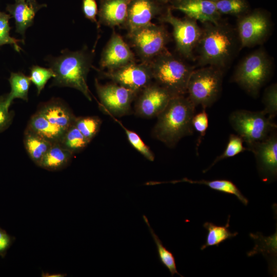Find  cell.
<instances>
[{
    "label": "cell",
    "mask_w": 277,
    "mask_h": 277,
    "mask_svg": "<svg viewBox=\"0 0 277 277\" xmlns=\"http://www.w3.org/2000/svg\"><path fill=\"white\" fill-rule=\"evenodd\" d=\"M11 18L9 13L0 11V47L5 45H10L16 51L19 52L22 49L19 44L25 42L23 39H18L10 35L11 27L9 25V20Z\"/></svg>",
    "instance_id": "cell-33"
},
{
    "label": "cell",
    "mask_w": 277,
    "mask_h": 277,
    "mask_svg": "<svg viewBox=\"0 0 277 277\" xmlns=\"http://www.w3.org/2000/svg\"><path fill=\"white\" fill-rule=\"evenodd\" d=\"M192 125L193 130L196 131L199 134L196 146L197 150L208 127V117L206 109H203L202 111L194 115Z\"/></svg>",
    "instance_id": "cell-38"
},
{
    "label": "cell",
    "mask_w": 277,
    "mask_h": 277,
    "mask_svg": "<svg viewBox=\"0 0 277 277\" xmlns=\"http://www.w3.org/2000/svg\"><path fill=\"white\" fill-rule=\"evenodd\" d=\"M157 1H159L160 3L164 5L169 3H172V2L177 1V0H157Z\"/></svg>",
    "instance_id": "cell-42"
},
{
    "label": "cell",
    "mask_w": 277,
    "mask_h": 277,
    "mask_svg": "<svg viewBox=\"0 0 277 277\" xmlns=\"http://www.w3.org/2000/svg\"><path fill=\"white\" fill-rule=\"evenodd\" d=\"M73 154L60 143H53L38 166L49 171L61 170L69 164Z\"/></svg>",
    "instance_id": "cell-23"
},
{
    "label": "cell",
    "mask_w": 277,
    "mask_h": 277,
    "mask_svg": "<svg viewBox=\"0 0 277 277\" xmlns=\"http://www.w3.org/2000/svg\"><path fill=\"white\" fill-rule=\"evenodd\" d=\"M90 142L73 125L65 131L60 143L74 154L83 150Z\"/></svg>",
    "instance_id": "cell-29"
},
{
    "label": "cell",
    "mask_w": 277,
    "mask_h": 277,
    "mask_svg": "<svg viewBox=\"0 0 277 277\" xmlns=\"http://www.w3.org/2000/svg\"><path fill=\"white\" fill-rule=\"evenodd\" d=\"M195 60L201 67L211 66L226 70L242 49L236 29L222 19L202 23Z\"/></svg>",
    "instance_id": "cell-1"
},
{
    "label": "cell",
    "mask_w": 277,
    "mask_h": 277,
    "mask_svg": "<svg viewBox=\"0 0 277 277\" xmlns=\"http://www.w3.org/2000/svg\"><path fill=\"white\" fill-rule=\"evenodd\" d=\"M82 8L85 17L95 23L98 29L100 25L96 18L98 10L95 0H82Z\"/></svg>",
    "instance_id": "cell-39"
},
{
    "label": "cell",
    "mask_w": 277,
    "mask_h": 277,
    "mask_svg": "<svg viewBox=\"0 0 277 277\" xmlns=\"http://www.w3.org/2000/svg\"><path fill=\"white\" fill-rule=\"evenodd\" d=\"M8 81L11 90L8 93V102L11 105L15 98L28 101V92L31 81L29 76L21 72L10 73Z\"/></svg>",
    "instance_id": "cell-27"
},
{
    "label": "cell",
    "mask_w": 277,
    "mask_h": 277,
    "mask_svg": "<svg viewBox=\"0 0 277 277\" xmlns=\"http://www.w3.org/2000/svg\"><path fill=\"white\" fill-rule=\"evenodd\" d=\"M130 0H100L98 24L110 27H124L127 21Z\"/></svg>",
    "instance_id": "cell-19"
},
{
    "label": "cell",
    "mask_w": 277,
    "mask_h": 277,
    "mask_svg": "<svg viewBox=\"0 0 277 277\" xmlns=\"http://www.w3.org/2000/svg\"><path fill=\"white\" fill-rule=\"evenodd\" d=\"M127 38L142 62L146 63L166 49L170 39L163 26L152 23L128 32Z\"/></svg>",
    "instance_id": "cell-8"
},
{
    "label": "cell",
    "mask_w": 277,
    "mask_h": 277,
    "mask_svg": "<svg viewBox=\"0 0 277 277\" xmlns=\"http://www.w3.org/2000/svg\"><path fill=\"white\" fill-rule=\"evenodd\" d=\"M124 129L130 144L143 155L147 160L152 162L154 160V155L149 147L144 142L136 132L125 127L120 121L115 117L111 116Z\"/></svg>",
    "instance_id": "cell-35"
},
{
    "label": "cell",
    "mask_w": 277,
    "mask_h": 277,
    "mask_svg": "<svg viewBox=\"0 0 277 277\" xmlns=\"http://www.w3.org/2000/svg\"><path fill=\"white\" fill-rule=\"evenodd\" d=\"M243 143L244 141L240 136L231 134L229 135L227 144L223 152L217 156L207 168L203 170V173L207 172L219 161L233 157L247 150L246 148L243 146Z\"/></svg>",
    "instance_id": "cell-32"
},
{
    "label": "cell",
    "mask_w": 277,
    "mask_h": 277,
    "mask_svg": "<svg viewBox=\"0 0 277 277\" xmlns=\"http://www.w3.org/2000/svg\"><path fill=\"white\" fill-rule=\"evenodd\" d=\"M8 93L0 95V133L7 130L12 123L14 113L9 110Z\"/></svg>",
    "instance_id": "cell-37"
},
{
    "label": "cell",
    "mask_w": 277,
    "mask_h": 277,
    "mask_svg": "<svg viewBox=\"0 0 277 277\" xmlns=\"http://www.w3.org/2000/svg\"><path fill=\"white\" fill-rule=\"evenodd\" d=\"M219 13L240 17L249 12L246 0H219L215 3Z\"/></svg>",
    "instance_id": "cell-30"
},
{
    "label": "cell",
    "mask_w": 277,
    "mask_h": 277,
    "mask_svg": "<svg viewBox=\"0 0 277 277\" xmlns=\"http://www.w3.org/2000/svg\"><path fill=\"white\" fill-rule=\"evenodd\" d=\"M271 22L266 12L255 9L238 17L236 29L242 49L263 43L271 30Z\"/></svg>",
    "instance_id": "cell-11"
},
{
    "label": "cell",
    "mask_w": 277,
    "mask_h": 277,
    "mask_svg": "<svg viewBox=\"0 0 277 277\" xmlns=\"http://www.w3.org/2000/svg\"><path fill=\"white\" fill-rule=\"evenodd\" d=\"M163 13V5L157 0H130L124 27L131 31L151 23L152 19Z\"/></svg>",
    "instance_id": "cell-16"
},
{
    "label": "cell",
    "mask_w": 277,
    "mask_h": 277,
    "mask_svg": "<svg viewBox=\"0 0 277 277\" xmlns=\"http://www.w3.org/2000/svg\"><path fill=\"white\" fill-rule=\"evenodd\" d=\"M95 87L99 106L106 114L121 117L130 113L138 93L113 82L102 84L96 79Z\"/></svg>",
    "instance_id": "cell-10"
},
{
    "label": "cell",
    "mask_w": 277,
    "mask_h": 277,
    "mask_svg": "<svg viewBox=\"0 0 277 277\" xmlns=\"http://www.w3.org/2000/svg\"><path fill=\"white\" fill-rule=\"evenodd\" d=\"M229 123L247 147L264 140L276 129V125L262 110H238L229 115Z\"/></svg>",
    "instance_id": "cell-7"
},
{
    "label": "cell",
    "mask_w": 277,
    "mask_h": 277,
    "mask_svg": "<svg viewBox=\"0 0 277 277\" xmlns=\"http://www.w3.org/2000/svg\"><path fill=\"white\" fill-rule=\"evenodd\" d=\"M168 7L159 17L163 23L170 24L173 29V36L176 48L184 58L194 61L195 51L202 34V28L197 21L187 16L181 18L174 16Z\"/></svg>",
    "instance_id": "cell-9"
},
{
    "label": "cell",
    "mask_w": 277,
    "mask_h": 277,
    "mask_svg": "<svg viewBox=\"0 0 277 277\" xmlns=\"http://www.w3.org/2000/svg\"><path fill=\"white\" fill-rule=\"evenodd\" d=\"M195 107L188 97H172L157 116L152 136L168 147L173 148L184 137L193 133L192 118Z\"/></svg>",
    "instance_id": "cell-3"
},
{
    "label": "cell",
    "mask_w": 277,
    "mask_h": 277,
    "mask_svg": "<svg viewBox=\"0 0 277 277\" xmlns=\"http://www.w3.org/2000/svg\"><path fill=\"white\" fill-rule=\"evenodd\" d=\"M23 143L29 156L38 166L52 144L27 127Z\"/></svg>",
    "instance_id": "cell-24"
},
{
    "label": "cell",
    "mask_w": 277,
    "mask_h": 277,
    "mask_svg": "<svg viewBox=\"0 0 277 277\" xmlns=\"http://www.w3.org/2000/svg\"><path fill=\"white\" fill-rule=\"evenodd\" d=\"M209 1H210L211 2L215 3L216 2L218 1L219 0H209Z\"/></svg>",
    "instance_id": "cell-43"
},
{
    "label": "cell",
    "mask_w": 277,
    "mask_h": 277,
    "mask_svg": "<svg viewBox=\"0 0 277 277\" xmlns=\"http://www.w3.org/2000/svg\"><path fill=\"white\" fill-rule=\"evenodd\" d=\"M55 74L50 68H45L37 65H33L30 68L29 78L36 87L37 95L45 88L47 82L53 78Z\"/></svg>",
    "instance_id": "cell-34"
},
{
    "label": "cell",
    "mask_w": 277,
    "mask_h": 277,
    "mask_svg": "<svg viewBox=\"0 0 277 277\" xmlns=\"http://www.w3.org/2000/svg\"><path fill=\"white\" fill-rule=\"evenodd\" d=\"M42 276H48V277H63L65 275L63 274H49L48 273H44L43 272L42 274Z\"/></svg>",
    "instance_id": "cell-41"
},
{
    "label": "cell",
    "mask_w": 277,
    "mask_h": 277,
    "mask_svg": "<svg viewBox=\"0 0 277 277\" xmlns=\"http://www.w3.org/2000/svg\"><path fill=\"white\" fill-rule=\"evenodd\" d=\"M246 149L254 154L258 173L261 180L267 183L275 181L277 176L276 130L264 140L257 142Z\"/></svg>",
    "instance_id": "cell-13"
},
{
    "label": "cell",
    "mask_w": 277,
    "mask_h": 277,
    "mask_svg": "<svg viewBox=\"0 0 277 277\" xmlns=\"http://www.w3.org/2000/svg\"><path fill=\"white\" fill-rule=\"evenodd\" d=\"M143 217L145 222L148 226L150 234L155 244L161 263L169 271L172 276L175 274L182 277L183 276L177 270L175 258L172 253L163 245L159 236L150 226L147 217L144 215Z\"/></svg>",
    "instance_id": "cell-28"
},
{
    "label": "cell",
    "mask_w": 277,
    "mask_h": 277,
    "mask_svg": "<svg viewBox=\"0 0 277 277\" xmlns=\"http://www.w3.org/2000/svg\"><path fill=\"white\" fill-rule=\"evenodd\" d=\"M153 80L172 96L185 95L194 68L171 53L167 49L148 63Z\"/></svg>",
    "instance_id": "cell-4"
},
{
    "label": "cell",
    "mask_w": 277,
    "mask_h": 277,
    "mask_svg": "<svg viewBox=\"0 0 277 277\" xmlns=\"http://www.w3.org/2000/svg\"><path fill=\"white\" fill-rule=\"evenodd\" d=\"M272 64L267 52L262 48L258 49L241 61L232 81L250 95L256 97L270 76Z\"/></svg>",
    "instance_id": "cell-5"
},
{
    "label": "cell",
    "mask_w": 277,
    "mask_h": 277,
    "mask_svg": "<svg viewBox=\"0 0 277 277\" xmlns=\"http://www.w3.org/2000/svg\"><path fill=\"white\" fill-rule=\"evenodd\" d=\"M172 97L166 89L152 82L138 93L135 100L134 113L143 118L156 117Z\"/></svg>",
    "instance_id": "cell-14"
},
{
    "label": "cell",
    "mask_w": 277,
    "mask_h": 277,
    "mask_svg": "<svg viewBox=\"0 0 277 277\" xmlns=\"http://www.w3.org/2000/svg\"><path fill=\"white\" fill-rule=\"evenodd\" d=\"M263 103L264 109L263 110L268 117L272 120L277 114V87L276 84L268 86L263 94Z\"/></svg>",
    "instance_id": "cell-36"
},
{
    "label": "cell",
    "mask_w": 277,
    "mask_h": 277,
    "mask_svg": "<svg viewBox=\"0 0 277 277\" xmlns=\"http://www.w3.org/2000/svg\"><path fill=\"white\" fill-rule=\"evenodd\" d=\"M224 72L211 66L193 70L188 81L187 93L195 107L201 106L206 109L217 100L222 91Z\"/></svg>",
    "instance_id": "cell-6"
},
{
    "label": "cell",
    "mask_w": 277,
    "mask_h": 277,
    "mask_svg": "<svg viewBox=\"0 0 277 277\" xmlns=\"http://www.w3.org/2000/svg\"><path fill=\"white\" fill-rule=\"evenodd\" d=\"M20 1V0H15V1Z\"/></svg>",
    "instance_id": "cell-44"
},
{
    "label": "cell",
    "mask_w": 277,
    "mask_h": 277,
    "mask_svg": "<svg viewBox=\"0 0 277 277\" xmlns=\"http://www.w3.org/2000/svg\"><path fill=\"white\" fill-rule=\"evenodd\" d=\"M249 236L254 240L253 248L247 253L248 256H251L262 253L268 263V270L270 273L276 275L277 255V230L272 235L265 236L260 232L250 233Z\"/></svg>",
    "instance_id": "cell-21"
},
{
    "label": "cell",
    "mask_w": 277,
    "mask_h": 277,
    "mask_svg": "<svg viewBox=\"0 0 277 277\" xmlns=\"http://www.w3.org/2000/svg\"><path fill=\"white\" fill-rule=\"evenodd\" d=\"M179 182H187L190 184H197L204 185L209 187L211 189L221 192L224 193L235 195L237 199L244 205H247L248 199L244 196L236 186L231 181L227 180H214L194 181L187 178H184L181 180L173 181L166 183L175 184Z\"/></svg>",
    "instance_id": "cell-25"
},
{
    "label": "cell",
    "mask_w": 277,
    "mask_h": 277,
    "mask_svg": "<svg viewBox=\"0 0 277 277\" xmlns=\"http://www.w3.org/2000/svg\"><path fill=\"white\" fill-rule=\"evenodd\" d=\"M14 239V237L0 227V256L4 258L6 256Z\"/></svg>",
    "instance_id": "cell-40"
},
{
    "label": "cell",
    "mask_w": 277,
    "mask_h": 277,
    "mask_svg": "<svg viewBox=\"0 0 277 277\" xmlns=\"http://www.w3.org/2000/svg\"><path fill=\"white\" fill-rule=\"evenodd\" d=\"M52 124L65 129L74 125L76 116L58 98L44 103L37 111Z\"/></svg>",
    "instance_id": "cell-20"
},
{
    "label": "cell",
    "mask_w": 277,
    "mask_h": 277,
    "mask_svg": "<svg viewBox=\"0 0 277 277\" xmlns=\"http://www.w3.org/2000/svg\"><path fill=\"white\" fill-rule=\"evenodd\" d=\"M92 55L85 47L75 51L65 49L56 57L47 56L45 60L55 74L51 86L74 88L91 101L87 78L90 68L93 67Z\"/></svg>",
    "instance_id": "cell-2"
},
{
    "label": "cell",
    "mask_w": 277,
    "mask_h": 277,
    "mask_svg": "<svg viewBox=\"0 0 277 277\" xmlns=\"http://www.w3.org/2000/svg\"><path fill=\"white\" fill-rule=\"evenodd\" d=\"M27 127L52 144L60 143L67 130L52 124L38 111L31 116Z\"/></svg>",
    "instance_id": "cell-22"
},
{
    "label": "cell",
    "mask_w": 277,
    "mask_h": 277,
    "mask_svg": "<svg viewBox=\"0 0 277 277\" xmlns=\"http://www.w3.org/2000/svg\"><path fill=\"white\" fill-rule=\"evenodd\" d=\"M135 62V55L129 45L113 31L102 51L100 61V70H113Z\"/></svg>",
    "instance_id": "cell-15"
},
{
    "label": "cell",
    "mask_w": 277,
    "mask_h": 277,
    "mask_svg": "<svg viewBox=\"0 0 277 277\" xmlns=\"http://www.w3.org/2000/svg\"><path fill=\"white\" fill-rule=\"evenodd\" d=\"M102 121L97 116L76 117L74 125L90 142L100 131Z\"/></svg>",
    "instance_id": "cell-31"
},
{
    "label": "cell",
    "mask_w": 277,
    "mask_h": 277,
    "mask_svg": "<svg viewBox=\"0 0 277 277\" xmlns=\"http://www.w3.org/2000/svg\"><path fill=\"white\" fill-rule=\"evenodd\" d=\"M46 7V4H39L36 0L16 1L14 4L7 5L6 11L14 20L15 32L22 35L24 41L26 31L33 25L36 13Z\"/></svg>",
    "instance_id": "cell-18"
},
{
    "label": "cell",
    "mask_w": 277,
    "mask_h": 277,
    "mask_svg": "<svg viewBox=\"0 0 277 277\" xmlns=\"http://www.w3.org/2000/svg\"><path fill=\"white\" fill-rule=\"evenodd\" d=\"M171 10H177L186 16L202 23L217 24L221 20L214 2L209 0H177L171 3Z\"/></svg>",
    "instance_id": "cell-17"
},
{
    "label": "cell",
    "mask_w": 277,
    "mask_h": 277,
    "mask_svg": "<svg viewBox=\"0 0 277 277\" xmlns=\"http://www.w3.org/2000/svg\"><path fill=\"white\" fill-rule=\"evenodd\" d=\"M96 70L103 77L137 93L153 81L149 65L144 62L138 64L135 62L111 70Z\"/></svg>",
    "instance_id": "cell-12"
},
{
    "label": "cell",
    "mask_w": 277,
    "mask_h": 277,
    "mask_svg": "<svg viewBox=\"0 0 277 277\" xmlns=\"http://www.w3.org/2000/svg\"><path fill=\"white\" fill-rule=\"evenodd\" d=\"M230 216L229 215L227 224L225 226L216 225L210 222H205L203 227L207 230L205 243L201 247L203 250L209 246H219L220 244L228 239L235 237L238 234L237 232L232 233L228 229Z\"/></svg>",
    "instance_id": "cell-26"
}]
</instances>
